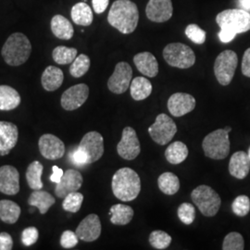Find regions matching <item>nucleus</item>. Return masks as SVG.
<instances>
[{
	"label": "nucleus",
	"mask_w": 250,
	"mask_h": 250,
	"mask_svg": "<svg viewBox=\"0 0 250 250\" xmlns=\"http://www.w3.org/2000/svg\"><path fill=\"white\" fill-rule=\"evenodd\" d=\"M245 249V241L241 233L232 232L228 233L223 243L224 250H243Z\"/></svg>",
	"instance_id": "obj_38"
},
{
	"label": "nucleus",
	"mask_w": 250,
	"mask_h": 250,
	"mask_svg": "<svg viewBox=\"0 0 250 250\" xmlns=\"http://www.w3.org/2000/svg\"><path fill=\"white\" fill-rule=\"evenodd\" d=\"M232 212L239 217H245L250 213V199L247 196L236 197L232 204Z\"/></svg>",
	"instance_id": "obj_40"
},
{
	"label": "nucleus",
	"mask_w": 250,
	"mask_h": 250,
	"mask_svg": "<svg viewBox=\"0 0 250 250\" xmlns=\"http://www.w3.org/2000/svg\"><path fill=\"white\" fill-rule=\"evenodd\" d=\"M71 159L76 166H83L88 164V159L86 154L78 147L71 154Z\"/></svg>",
	"instance_id": "obj_44"
},
{
	"label": "nucleus",
	"mask_w": 250,
	"mask_h": 250,
	"mask_svg": "<svg viewBox=\"0 0 250 250\" xmlns=\"http://www.w3.org/2000/svg\"><path fill=\"white\" fill-rule=\"evenodd\" d=\"M186 35L188 38L197 45H202L206 41L205 31L197 24H189L186 29Z\"/></svg>",
	"instance_id": "obj_41"
},
{
	"label": "nucleus",
	"mask_w": 250,
	"mask_h": 250,
	"mask_svg": "<svg viewBox=\"0 0 250 250\" xmlns=\"http://www.w3.org/2000/svg\"><path fill=\"white\" fill-rule=\"evenodd\" d=\"M166 62L171 67L188 69L196 62V55L188 45L182 43H171L166 45L163 50Z\"/></svg>",
	"instance_id": "obj_7"
},
{
	"label": "nucleus",
	"mask_w": 250,
	"mask_h": 250,
	"mask_svg": "<svg viewBox=\"0 0 250 250\" xmlns=\"http://www.w3.org/2000/svg\"><path fill=\"white\" fill-rule=\"evenodd\" d=\"M191 198L206 217H213L217 214L222 204V199L218 193L205 185L194 189L191 193Z\"/></svg>",
	"instance_id": "obj_6"
},
{
	"label": "nucleus",
	"mask_w": 250,
	"mask_h": 250,
	"mask_svg": "<svg viewBox=\"0 0 250 250\" xmlns=\"http://www.w3.org/2000/svg\"><path fill=\"white\" fill-rule=\"evenodd\" d=\"M78 238L84 242H93L97 240L101 234V223L97 214L86 216L76 229Z\"/></svg>",
	"instance_id": "obj_18"
},
{
	"label": "nucleus",
	"mask_w": 250,
	"mask_h": 250,
	"mask_svg": "<svg viewBox=\"0 0 250 250\" xmlns=\"http://www.w3.org/2000/svg\"><path fill=\"white\" fill-rule=\"evenodd\" d=\"M110 222L115 225H126L134 217V209L130 206L116 204L110 208Z\"/></svg>",
	"instance_id": "obj_27"
},
{
	"label": "nucleus",
	"mask_w": 250,
	"mask_h": 250,
	"mask_svg": "<svg viewBox=\"0 0 250 250\" xmlns=\"http://www.w3.org/2000/svg\"><path fill=\"white\" fill-rule=\"evenodd\" d=\"M79 241V238L76 234V232L72 231H65L63 232L61 237V245L64 249H72L74 248Z\"/></svg>",
	"instance_id": "obj_43"
},
{
	"label": "nucleus",
	"mask_w": 250,
	"mask_h": 250,
	"mask_svg": "<svg viewBox=\"0 0 250 250\" xmlns=\"http://www.w3.org/2000/svg\"><path fill=\"white\" fill-rule=\"evenodd\" d=\"M224 130L226 131V132H228V133H230L231 131H232V128L231 127H229V126H227V127H225L224 128Z\"/></svg>",
	"instance_id": "obj_51"
},
{
	"label": "nucleus",
	"mask_w": 250,
	"mask_h": 250,
	"mask_svg": "<svg viewBox=\"0 0 250 250\" xmlns=\"http://www.w3.org/2000/svg\"><path fill=\"white\" fill-rule=\"evenodd\" d=\"M64 74L60 68L48 66L42 74L41 83L44 89L48 92H53L62 86Z\"/></svg>",
	"instance_id": "obj_23"
},
{
	"label": "nucleus",
	"mask_w": 250,
	"mask_h": 250,
	"mask_svg": "<svg viewBox=\"0 0 250 250\" xmlns=\"http://www.w3.org/2000/svg\"><path fill=\"white\" fill-rule=\"evenodd\" d=\"M83 175L80 171L76 170H69L64 171L62 178L57 184L55 188V194L60 198H64L72 192H76L83 186Z\"/></svg>",
	"instance_id": "obj_15"
},
{
	"label": "nucleus",
	"mask_w": 250,
	"mask_h": 250,
	"mask_svg": "<svg viewBox=\"0 0 250 250\" xmlns=\"http://www.w3.org/2000/svg\"><path fill=\"white\" fill-rule=\"evenodd\" d=\"M52 170H53V173H52L51 176H50V181L53 182V183L58 184V183L61 182V180L62 178L64 171H63L62 169L59 168L58 166H53Z\"/></svg>",
	"instance_id": "obj_49"
},
{
	"label": "nucleus",
	"mask_w": 250,
	"mask_h": 250,
	"mask_svg": "<svg viewBox=\"0 0 250 250\" xmlns=\"http://www.w3.org/2000/svg\"><path fill=\"white\" fill-rule=\"evenodd\" d=\"M132 98L140 101L147 99L152 93V84L149 80L145 77H136L131 82L130 84Z\"/></svg>",
	"instance_id": "obj_30"
},
{
	"label": "nucleus",
	"mask_w": 250,
	"mask_h": 250,
	"mask_svg": "<svg viewBox=\"0 0 250 250\" xmlns=\"http://www.w3.org/2000/svg\"><path fill=\"white\" fill-rule=\"evenodd\" d=\"M89 96V87L84 83L73 85L66 90L62 96V106L65 110L72 111L84 104Z\"/></svg>",
	"instance_id": "obj_13"
},
{
	"label": "nucleus",
	"mask_w": 250,
	"mask_h": 250,
	"mask_svg": "<svg viewBox=\"0 0 250 250\" xmlns=\"http://www.w3.org/2000/svg\"><path fill=\"white\" fill-rule=\"evenodd\" d=\"M177 132V126L170 117L164 113L156 118V121L148 128L152 140L161 146L170 143Z\"/></svg>",
	"instance_id": "obj_9"
},
{
	"label": "nucleus",
	"mask_w": 250,
	"mask_h": 250,
	"mask_svg": "<svg viewBox=\"0 0 250 250\" xmlns=\"http://www.w3.org/2000/svg\"><path fill=\"white\" fill-rule=\"evenodd\" d=\"M177 213L180 221L187 225L193 224L196 218V209L194 206L187 202L179 206Z\"/></svg>",
	"instance_id": "obj_39"
},
{
	"label": "nucleus",
	"mask_w": 250,
	"mask_h": 250,
	"mask_svg": "<svg viewBox=\"0 0 250 250\" xmlns=\"http://www.w3.org/2000/svg\"><path fill=\"white\" fill-rule=\"evenodd\" d=\"M21 215L20 206L11 201L3 199L0 200V219L8 224H14L18 222Z\"/></svg>",
	"instance_id": "obj_29"
},
{
	"label": "nucleus",
	"mask_w": 250,
	"mask_h": 250,
	"mask_svg": "<svg viewBox=\"0 0 250 250\" xmlns=\"http://www.w3.org/2000/svg\"><path fill=\"white\" fill-rule=\"evenodd\" d=\"M21 101V96L17 90L9 85H0V110H12L18 107Z\"/></svg>",
	"instance_id": "obj_24"
},
{
	"label": "nucleus",
	"mask_w": 250,
	"mask_h": 250,
	"mask_svg": "<svg viewBox=\"0 0 250 250\" xmlns=\"http://www.w3.org/2000/svg\"><path fill=\"white\" fill-rule=\"evenodd\" d=\"M250 170V159L246 152L237 151L232 154L229 162V172L234 178H246Z\"/></svg>",
	"instance_id": "obj_21"
},
{
	"label": "nucleus",
	"mask_w": 250,
	"mask_h": 250,
	"mask_svg": "<svg viewBox=\"0 0 250 250\" xmlns=\"http://www.w3.org/2000/svg\"><path fill=\"white\" fill-rule=\"evenodd\" d=\"M89 68V57L84 54H81L72 62L70 67V73L75 78H80L88 72Z\"/></svg>",
	"instance_id": "obj_35"
},
{
	"label": "nucleus",
	"mask_w": 250,
	"mask_h": 250,
	"mask_svg": "<svg viewBox=\"0 0 250 250\" xmlns=\"http://www.w3.org/2000/svg\"><path fill=\"white\" fill-rule=\"evenodd\" d=\"M242 73L247 77H250V47L245 51L243 56Z\"/></svg>",
	"instance_id": "obj_46"
},
{
	"label": "nucleus",
	"mask_w": 250,
	"mask_h": 250,
	"mask_svg": "<svg viewBox=\"0 0 250 250\" xmlns=\"http://www.w3.org/2000/svg\"><path fill=\"white\" fill-rule=\"evenodd\" d=\"M72 21L77 25L89 26L93 22V12L85 2H79L75 4L72 9Z\"/></svg>",
	"instance_id": "obj_28"
},
{
	"label": "nucleus",
	"mask_w": 250,
	"mask_h": 250,
	"mask_svg": "<svg viewBox=\"0 0 250 250\" xmlns=\"http://www.w3.org/2000/svg\"><path fill=\"white\" fill-rule=\"evenodd\" d=\"M188 156V148L187 145L180 141L170 144L165 151L166 160L173 165H177L186 161Z\"/></svg>",
	"instance_id": "obj_31"
},
{
	"label": "nucleus",
	"mask_w": 250,
	"mask_h": 250,
	"mask_svg": "<svg viewBox=\"0 0 250 250\" xmlns=\"http://www.w3.org/2000/svg\"><path fill=\"white\" fill-rule=\"evenodd\" d=\"M196 107V99L187 93H175L168 100V109L174 117H182Z\"/></svg>",
	"instance_id": "obj_17"
},
{
	"label": "nucleus",
	"mask_w": 250,
	"mask_h": 250,
	"mask_svg": "<svg viewBox=\"0 0 250 250\" xmlns=\"http://www.w3.org/2000/svg\"><path fill=\"white\" fill-rule=\"evenodd\" d=\"M218 36H219L220 40H221L223 43H230L231 41H232V40L234 39V37H235L236 35L232 34V33L229 32V31L222 30V29H221V31H220V33H219Z\"/></svg>",
	"instance_id": "obj_48"
},
{
	"label": "nucleus",
	"mask_w": 250,
	"mask_h": 250,
	"mask_svg": "<svg viewBox=\"0 0 250 250\" xmlns=\"http://www.w3.org/2000/svg\"><path fill=\"white\" fill-rule=\"evenodd\" d=\"M13 248V240L8 232L0 233V250H11Z\"/></svg>",
	"instance_id": "obj_45"
},
{
	"label": "nucleus",
	"mask_w": 250,
	"mask_h": 250,
	"mask_svg": "<svg viewBox=\"0 0 250 250\" xmlns=\"http://www.w3.org/2000/svg\"><path fill=\"white\" fill-rule=\"evenodd\" d=\"M238 64L237 55L232 50H224L216 58L214 73L218 82L226 86L231 83Z\"/></svg>",
	"instance_id": "obj_8"
},
{
	"label": "nucleus",
	"mask_w": 250,
	"mask_h": 250,
	"mask_svg": "<svg viewBox=\"0 0 250 250\" xmlns=\"http://www.w3.org/2000/svg\"><path fill=\"white\" fill-rule=\"evenodd\" d=\"M43 165L39 161H33L27 168L26 180L29 188L33 190H40L44 187L41 180L43 174Z\"/></svg>",
	"instance_id": "obj_32"
},
{
	"label": "nucleus",
	"mask_w": 250,
	"mask_h": 250,
	"mask_svg": "<svg viewBox=\"0 0 250 250\" xmlns=\"http://www.w3.org/2000/svg\"><path fill=\"white\" fill-rule=\"evenodd\" d=\"M141 151L140 142L136 132L132 127H125L123 131L122 139L117 146V152L121 158L133 161Z\"/></svg>",
	"instance_id": "obj_11"
},
{
	"label": "nucleus",
	"mask_w": 250,
	"mask_h": 250,
	"mask_svg": "<svg viewBox=\"0 0 250 250\" xmlns=\"http://www.w3.org/2000/svg\"><path fill=\"white\" fill-rule=\"evenodd\" d=\"M54 62L61 65L70 64L77 57V49L73 47H67L64 45L57 46L52 52Z\"/></svg>",
	"instance_id": "obj_34"
},
{
	"label": "nucleus",
	"mask_w": 250,
	"mask_h": 250,
	"mask_svg": "<svg viewBox=\"0 0 250 250\" xmlns=\"http://www.w3.org/2000/svg\"><path fill=\"white\" fill-rule=\"evenodd\" d=\"M108 3H109V0H92L93 9L98 14L103 13L107 9Z\"/></svg>",
	"instance_id": "obj_47"
},
{
	"label": "nucleus",
	"mask_w": 250,
	"mask_h": 250,
	"mask_svg": "<svg viewBox=\"0 0 250 250\" xmlns=\"http://www.w3.org/2000/svg\"><path fill=\"white\" fill-rule=\"evenodd\" d=\"M51 31L54 36L62 40H70L74 34L72 23L62 15H55L52 18Z\"/></svg>",
	"instance_id": "obj_25"
},
{
	"label": "nucleus",
	"mask_w": 250,
	"mask_h": 250,
	"mask_svg": "<svg viewBox=\"0 0 250 250\" xmlns=\"http://www.w3.org/2000/svg\"><path fill=\"white\" fill-rule=\"evenodd\" d=\"M38 230L36 227H28L21 232V243L25 247H30L36 244L38 240Z\"/></svg>",
	"instance_id": "obj_42"
},
{
	"label": "nucleus",
	"mask_w": 250,
	"mask_h": 250,
	"mask_svg": "<svg viewBox=\"0 0 250 250\" xmlns=\"http://www.w3.org/2000/svg\"><path fill=\"white\" fill-rule=\"evenodd\" d=\"M107 21L122 34H131L136 29L139 21L137 6L131 0H116L109 9Z\"/></svg>",
	"instance_id": "obj_1"
},
{
	"label": "nucleus",
	"mask_w": 250,
	"mask_h": 250,
	"mask_svg": "<svg viewBox=\"0 0 250 250\" xmlns=\"http://www.w3.org/2000/svg\"><path fill=\"white\" fill-rule=\"evenodd\" d=\"M229 133L224 129H218L206 135L202 147L206 157L212 160H224L230 153Z\"/></svg>",
	"instance_id": "obj_5"
},
{
	"label": "nucleus",
	"mask_w": 250,
	"mask_h": 250,
	"mask_svg": "<svg viewBox=\"0 0 250 250\" xmlns=\"http://www.w3.org/2000/svg\"><path fill=\"white\" fill-rule=\"evenodd\" d=\"M31 52L32 45L28 37L21 33H14L9 36L1 50L4 61L14 67L26 62Z\"/></svg>",
	"instance_id": "obj_3"
},
{
	"label": "nucleus",
	"mask_w": 250,
	"mask_h": 250,
	"mask_svg": "<svg viewBox=\"0 0 250 250\" xmlns=\"http://www.w3.org/2000/svg\"><path fill=\"white\" fill-rule=\"evenodd\" d=\"M20 191V173L10 165L0 167V192L8 195H17Z\"/></svg>",
	"instance_id": "obj_16"
},
{
	"label": "nucleus",
	"mask_w": 250,
	"mask_h": 250,
	"mask_svg": "<svg viewBox=\"0 0 250 250\" xmlns=\"http://www.w3.org/2000/svg\"><path fill=\"white\" fill-rule=\"evenodd\" d=\"M248 154H249V157H250V149H249V153H248Z\"/></svg>",
	"instance_id": "obj_52"
},
{
	"label": "nucleus",
	"mask_w": 250,
	"mask_h": 250,
	"mask_svg": "<svg viewBox=\"0 0 250 250\" xmlns=\"http://www.w3.org/2000/svg\"><path fill=\"white\" fill-rule=\"evenodd\" d=\"M38 146L41 155L46 160H60L65 154V145L54 134H43L39 139Z\"/></svg>",
	"instance_id": "obj_14"
},
{
	"label": "nucleus",
	"mask_w": 250,
	"mask_h": 250,
	"mask_svg": "<svg viewBox=\"0 0 250 250\" xmlns=\"http://www.w3.org/2000/svg\"><path fill=\"white\" fill-rule=\"evenodd\" d=\"M134 62L137 70L144 75L155 77L159 73V63L150 52H142L134 56Z\"/></svg>",
	"instance_id": "obj_22"
},
{
	"label": "nucleus",
	"mask_w": 250,
	"mask_h": 250,
	"mask_svg": "<svg viewBox=\"0 0 250 250\" xmlns=\"http://www.w3.org/2000/svg\"><path fill=\"white\" fill-rule=\"evenodd\" d=\"M216 21L222 30L234 35L243 34L250 30V13L241 9H226L220 12Z\"/></svg>",
	"instance_id": "obj_4"
},
{
	"label": "nucleus",
	"mask_w": 250,
	"mask_h": 250,
	"mask_svg": "<svg viewBox=\"0 0 250 250\" xmlns=\"http://www.w3.org/2000/svg\"><path fill=\"white\" fill-rule=\"evenodd\" d=\"M55 197L48 192L40 190H35L28 199L29 205L36 207L39 212L42 215L45 214L48 209L55 204Z\"/></svg>",
	"instance_id": "obj_26"
},
{
	"label": "nucleus",
	"mask_w": 250,
	"mask_h": 250,
	"mask_svg": "<svg viewBox=\"0 0 250 250\" xmlns=\"http://www.w3.org/2000/svg\"><path fill=\"white\" fill-rule=\"evenodd\" d=\"M158 185L161 192L171 196L176 194L180 189L179 178L172 172H164L158 179Z\"/></svg>",
	"instance_id": "obj_33"
},
{
	"label": "nucleus",
	"mask_w": 250,
	"mask_h": 250,
	"mask_svg": "<svg viewBox=\"0 0 250 250\" xmlns=\"http://www.w3.org/2000/svg\"><path fill=\"white\" fill-rule=\"evenodd\" d=\"M133 76V70L127 62H119L114 72L107 81V87L112 93L124 94L130 87Z\"/></svg>",
	"instance_id": "obj_10"
},
{
	"label": "nucleus",
	"mask_w": 250,
	"mask_h": 250,
	"mask_svg": "<svg viewBox=\"0 0 250 250\" xmlns=\"http://www.w3.org/2000/svg\"><path fill=\"white\" fill-rule=\"evenodd\" d=\"M173 12L171 0H149L146 13V17L154 22H164L169 21Z\"/></svg>",
	"instance_id": "obj_19"
},
{
	"label": "nucleus",
	"mask_w": 250,
	"mask_h": 250,
	"mask_svg": "<svg viewBox=\"0 0 250 250\" xmlns=\"http://www.w3.org/2000/svg\"><path fill=\"white\" fill-rule=\"evenodd\" d=\"M111 188L114 196L122 201H132L141 191V181L136 171L130 168H122L114 173Z\"/></svg>",
	"instance_id": "obj_2"
},
{
	"label": "nucleus",
	"mask_w": 250,
	"mask_h": 250,
	"mask_svg": "<svg viewBox=\"0 0 250 250\" xmlns=\"http://www.w3.org/2000/svg\"><path fill=\"white\" fill-rule=\"evenodd\" d=\"M171 243V236L163 231H153L149 235V244L156 250H165Z\"/></svg>",
	"instance_id": "obj_37"
},
{
	"label": "nucleus",
	"mask_w": 250,
	"mask_h": 250,
	"mask_svg": "<svg viewBox=\"0 0 250 250\" xmlns=\"http://www.w3.org/2000/svg\"><path fill=\"white\" fill-rule=\"evenodd\" d=\"M83 201V196L79 192H72L64 197L62 202V208L64 210L69 212H78Z\"/></svg>",
	"instance_id": "obj_36"
},
{
	"label": "nucleus",
	"mask_w": 250,
	"mask_h": 250,
	"mask_svg": "<svg viewBox=\"0 0 250 250\" xmlns=\"http://www.w3.org/2000/svg\"><path fill=\"white\" fill-rule=\"evenodd\" d=\"M17 125L9 122H0V156L9 154L18 142Z\"/></svg>",
	"instance_id": "obj_20"
},
{
	"label": "nucleus",
	"mask_w": 250,
	"mask_h": 250,
	"mask_svg": "<svg viewBox=\"0 0 250 250\" xmlns=\"http://www.w3.org/2000/svg\"><path fill=\"white\" fill-rule=\"evenodd\" d=\"M78 148L84 152L88 164L99 161L104 154V139L98 132H89L82 138Z\"/></svg>",
	"instance_id": "obj_12"
},
{
	"label": "nucleus",
	"mask_w": 250,
	"mask_h": 250,
	"mask_svg": "<svg viewBox=\"0 0 250 250\" xmlns=\"http://www.w3.org/2000/svg\"><path fill=\"white\" fill-rule=\"evenodd\" d=\"M236 4L239 9H244L250 13V0H237Z\"/></svg>",
	"instance_id": "obj_50"
}]
</instances>
